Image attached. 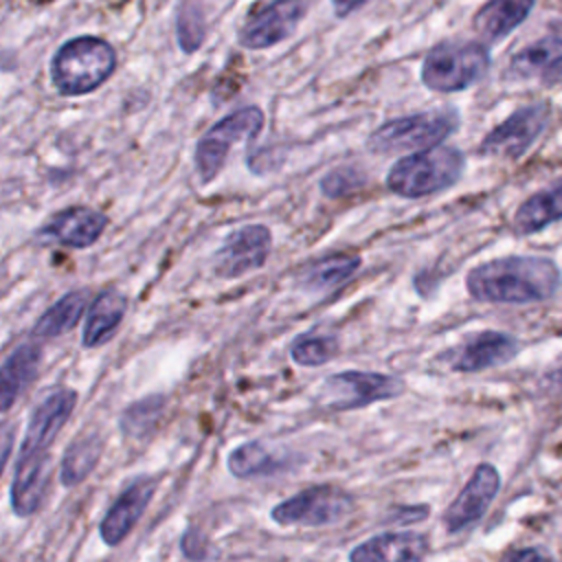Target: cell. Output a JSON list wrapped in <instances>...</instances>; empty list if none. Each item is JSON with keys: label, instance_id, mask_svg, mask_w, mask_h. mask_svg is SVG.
Masks as SVG:
<instances>
[{"label": "cell", "instance_id": "obj_26", "mask_svg": "<svg viewBox=\"0 0 562 562\" xmlns=\"http://www.w3.org/2000/svg\"><path fill=\"white\" fill-rule=\"evenodd\" d=\"M281 465H283L281 459L274 457L270 450H266V446L259 441H246L228 454V470L237 479L272 474Z\"/></svg>", "mask_w": 562, "mask_h": 562}, {"label": "cell", "instance_id": "obj_14", "mask_svg": "<svg viewBox=\"0 0 562 562\" xmlns=\"http://www.w3.org/2000/svg\"><path fill=\"white\" fill-rule=\"evenodd\" d=\"M156 487H158L156 476H138L121 492V496L112 503V507L108 509L99 527L101 540L105 544L116 547L134 529L145 507L149 505Z\"/></svg>", "mask_w": 562, "mask_h": 562}, {"label": "cell", "instance_id": "obj_24", "mask_svg": "<svg viewBox=\"0 0 562 562\" xmlns=\"http://www.w3.org/2000/svg\"><path fill=\"white\" fill-rule=\"evenodd\" d=\"M103 448H105V441L97 430L81 432L64 452L61 470H59L61 483L66 487H75L81 481H86L97 468Z\"/></svg>", "mask_w": 562, "mask_h": 562}, {"label": "cell", "instance_id": "obj_27", "mask_svg": "<svg viewBox=\"0 0 562 562\" xmlns=\"http://www.w3.org/2000/svg\"><path fill=\"white\" fill-rule=\"evenodd\" d=\"M162 408H165L162 395H147V397L130 404L121 415V430L132 439L149 435L156 428V424L162 415Z\"/></svg>", "mask_w": 562, "mask_h": 562}, {"label": "cell", "instance_id": "obj_33", "mask_svg": "<svg viewBox=\"0 0 562 562\" xmlns=\"http://www.w3.org/2000/svg\"><path fill=\"white\" fill-rule=\"evenodd\" d=\"M501 562H553V560L536 547H525V549L509 551Z\"/></svg>", "mask_w": 562, "mask_h": 562}, {"label": "cell", "instance_id": "obj_4", "mask_svg": "<svg viewBox=\"0 0 562 562\" xmlns=\"http://www.w3.org/2000/svg\"><path fill=\"white\" fill-rule=\"evenodd\" d=\"M463 167L465 160L457 147L437 145L400 158L386 176V187L402 198H424L452 187Z\"/></svg>", "mask_w": 562, "mask_h": 562}, {"label": "cell", "instance_id": "obj_11", "mask_svg": "<svg viewBox=\"0 0 562 562\" xmlns=\"http://www.w3.org/2000/svg\"><path fill=\"white\" fill-rule=\"evenodd\" d=\"M272 235L263 224H246L233 231L215 252L213 270L224 279L241 277L266 263Z\"/></svg>", "mask_w": 562, "mask_h": 562}, {"label": "cell", "instance_id": "obj_35", "mask_svg": "<svg viewBox=\"0 0 562 562\" xmlns=\"http://www.w3.org/2000/svg\"><path fill=\"white\" fill-rule=\"evenodd\" d=\"M367 2H369V0H331L334 11H336L338 18H345V15L353 13V11H358V9L364 7Z\"/></svg>", "mask_w": 562, "mask_h": 562}, {"label": "cell", "instance_id": "obj_1", "mask_svg": "<svg viewBox=\"0 0 562 562\" xmlns=\"http://www.w3.org/2000/svg\"><path fill=\"white\" fill-rule=\"evenodd\" d=\"M75 404L77 393L72 389H57L31 415L11 483V507L22 518L35 514L46 496L48 448L72 415Z\"/></svg>", "mask_w": 562, "mask_h": 562}, {"label": "cell", "instance_id": "obj_25", "mask_svg": "<svg viewBox=\"0 0 562 562\" xmlns=\"http://www.w3.org/2000/svg\"><path fill=\"white\" fill-rule=\"evenodd\" d=\"M86 301H88L86 290L64 294L40 316V321L33 327V336L35 338H55V336H61L64 331L72 329L86 307Z\"/></svg>", "mask_w": 562, "mask_h": 562}, {"label": "cell", "instance_id": "obj_7", "mask_svg": "<svg viewBox=\"0 0 562 562\" xmlns=\"http://www.w3.org/2000/svg\"><path fill=\"white\" fill-rule=\"evenodd\" d=\"M263 127V112L246 105L217 121L195 145V167L202 182H211L224 167L233 143L252 140Z\"/></svg>", "mask_w": 562, "mask_h": 562}, {"label": "cell", "instance_id": "obj_8", "mask_svg": "<svg viewBox=\"0 0 562 562\" xmlns=\"http://www.w3.org/2000/svg\"><path fill=\"white\" fill-rule=\"evenodd\" d=\"M353 509V498L334 485H312L272 507L270 518L277 525L325 527L340 522Z\"/></svg>", "mask_w": 562, "mask_h": 562}, {"label": "cell", "instance_id": "obj_34", "mask_svg": "<svg viewBox=\"0 0 562 562\" xmlns=\"http://www.w3.org/2000/svg\"><path fill=\"white\" fill-rule=\"evenodd\" d=\"M182 551L187 558L191 560H202L204 558V549H202V538L195 529H189L182 538Z\"/></svg>", "mask_w": 562, "mask_h": 562}, {"label": "cell", "instance_id": "obj_20", "mask_svg": "<svg viewBox=\"0 0 562 562\" xmlns=\"http://www.w3.org/2000/svg\"><path fill=\"white\" fill-rule=\"evenodd\" d=\"M536 0H487L474 15V31L485 42H496L509 35L527 20Z\"/></svg>", "mask_w": 562, "mask_h": 562}, {"label": "cell", "instance_id": "obj_10", "mask_svg": "<svg viewBox=\"0 0 562 562\" xmlns=\"http://www.w3.org/2000/svg\"><path fill=\"white\" fill-rule=\"evenodd\" d=\"M323 391L329 395V408L349 411L400 395L404 391V382L400 378L373 371H342L329 375L323 382Z\"/></svg>", "mask_w": 562, "mask_h": 562}, {"label": "cell", "instance_id": "obj_6", "mask_svg": "<svg viewBox=\"0 0 562 562\" xmlns=\"http://www.w3.org/2000/svg\"><path fill=\"white\" fill-rule=\"evenodd\" d=\"M459 127L457 110H437L422 112L413 116H402L386 121L367 138L371 151L391 154V151H413L437 147Z\"/></svg>", "mask_w": 562, "mask_h": 562}, {"label": "cell", "instance_id": "obj_23", "mask_svg": "<svg viewBox=\"0 0 562 562\" xmlns=\"http://www.w3.org/2000/svg\"><path fill=\"white\" fill-rule=\"evenodd\" d=\"M362 259L358 255H347V252H336L327 255L321 259L310 261L301 272H299V283L307 288L310 292H325L331 288H338L347 279L353 277V272L360 268Z\"/></svg>", "mask_w": 562, "mask_h": 562}, {"label": "cell", "instance_id": "obj_22", "mask_svg": "<svg viewBox=\"0 0 562 562\" xmlns=\"http://www.w3.org/2000/svg\"><path fill=\"white\" fill-rule=\"evenodd\" d=\"M125 305H127L125 296L114 288L97 294V299L88 307V316L83 325V345L99 347L105 340H110L123 321Z\"/></svg>", "mask_w": 562, "mask_h": 562}, {"label": "cell", "instance_id": "obj_30", "mask_svg": "<svg viewBox=\"0 0 562 562\" xmlns=\"http://www.w3.org/2000/svg\"><path fill=\"white\" fill-rule=\"evenodd\" d=\"M204 40V20L198 7H182L178 15V42L182 50H195Z\"/></svg>", "mask_w": 562, "mask_h": 562}, {"label": "cell", "instance_id": "obj_15", "mask_svg": "<svg viewBox=\"0 0 562 562\" xmlns=\"http://www.w3.org/2000/svg\"><path fill=\"white\" fill-rule=\"evenodd\" d=\"M518 353V340L503 331H479L470 336L452 356L450 367L454 371H483L509 362Z\"/></svg>", "mask_w": 562, "mask_h": 562}, {"label": "cell", "instance_id": "obj_16", "mask_svg": "<svg viewBox=\"0 0 562 562\" xmlns=\"http://www.w3.org/2000/svg\"><path fill=\"white\" fill-rule=\"evenodd\" d=\"M105 224L108 217L97 209L70 206L53 215L40 235L70 248H88L101 237Z\"/></svg>", "mask_w": 562, "mask_h": 562}, {"label": "cell", "instance_id": "obj_19", "mask_svg": "<svg viewBox=\"0 0 562 562\" xmlns=\"http://www.w3.org/2000/svg\"><path fill=\"white\" fill-rule=\"evenodd\" d=\"M40 358V347L35 342H24L0 364V413L9 411L18 395L33 382Z\"/></svg>", "mask_w": 562, "mask_h": 562}, {"label": "cell", "instance_id": "obj_29", "mask_svg": "<svg viewBox=\"0 0 562 562\" xmlns=\"http://www.w3.org/2000/svg\"><path fill=\"white\" fill-rule=\"evenodd\" d=\"M364 182H367L364 173L358 171L356 167H338L321 180V191L327 198H342V195H349L351 191L360 189Z\"/></svg>", "mask_w": 562, "mask_h": 562}, {"label": "cell", "instance_id": "obj_21", "mask_svg": "<svg viewBox=\"0 0 562 562\" xmlns=\"http://www.w3.org/2000/svg\"><path fill=\"white\" fill-rule=\"evenodd\" d=\"M562 220V178L527 198L514 215V233L531 235Z\"/></svg>", "mask_w": 562, "mask_h": 562}, {"label": "cell", "instance_id": "obj_18", "mask_svg": "<svg viewBox=\"0 0 562 562\" xmlns=\"http://www.w3.org/2000/svg\"><path fill=\"white\" fill-rule=\"evenodd\" d=\"M428 540L415 531H389L373 536L349 553V562H422Z\"/></svg>", "mask_w": 562, "mask_h": 562}, {"label": "cell", "instance_id": "obj_32", "mask_svg": "<svg viewBox=\"0 0 562 562\" xmlns=\"http://www.w3.org/2000/svg\"><path fill=\"white\" fill-rule=\"evenodd\" d=\"M13 441H15V426L11 422H0V474L9 461V454L13 450Z\"/></svg>", "mask_w": 562, "mask_h": 562}, {"label": "cell", "instance_id": "obj_9", "mask_svg": "<svg viewBox=\"0 0 562 562\" xmlns=\"http://www.w3.org/2000/svg\"><path fill=\"white\" fill-rule=\"evenodd\" d=\"M549 114L547 103H529L518 108L481 140L479 154L507 160L520 158L547 127Z\"/></svg>", "mask_w": 562, "mask_h": 562}, {"label": "cell", "instance_id": "obj_36", "mask_svg": "<svg viewBox=\"0 0 562 562\" xmlns=\"http://www.w3.org/2000/svg\"><path fill=\"white\" fill-rule=\"evenodd\" d=\"M547 382L553 389H562V356L558 358V362L547 371Z\"/></svg>", "mask_w": 562, "mask_h": 562}, {"label": "cell", "instance_id": "obj_12", "mask_svg": "<svg viewBox=\"0 0 562 562\" xmlns=\"http://www.w3.org/2000/svg\"><path fill=\"white\" fill-rule=\"evenodd\" d=\"M307 11V0H272L252 13L241 31L239 42L246 48H268L288 40Z\"/></svg>", "mask_w": 562, "mask_h": 562}, {"label": "cell", "instance_id": "obj_3", "mask_svg": "<svg viewBox=\"0 0 562 562\" xmlns=\"http://www.w3.org/2000/svg\"><path fill=\"white\" fill-rule=\"evenodd\" d=\"M116 68L112 44L101 37L83 35L64 42L50 61V79L57 92L79 97L97 90Z\"/></svg>", "mask_w": 562, "mask_h": 562}, {"label": "cell", "instance_id": "obj_17", "mask_svg": "<svg viewBox=\"0 0 562 562\" xmlns=\"http://www.w3.org/2000/svg\"><path fill=\"white\" fill-rule=\"evenodd\" d=\"M509 72L520 79H540L551 86L562 79V31L547 33L544 37L520 48L512 61Z\"/></svg>", "mask_w": 562, "mask_h": 562}, {"label": "cell", "instance_id": "obj_13", "mask_svg": "<svg viewBox=\"0 0 562 562\" xmlns=\"http://www.w3.org/2000/svg\"><path fill=\"white\" fill-rule=\"evenodd\" d=\"M498 485H501L498 470L490 463H481L470 476V481L465 483V487L459 492V496L446 509L443 514L446 529L459 531L472 525L474 520H479L487 512L490 503L494 501Z\"/></svg>", "mask_w": 562, "mask_h": 562}, {"label": "cell", "instance_id": "obj_31", "mask_svg": "<svg viewBox=\"0 0 562 562\" xmlns=\"http://www.w3.org/2000/svg\"><path fill=\"white\" fill-rule=\"evenodd\" d=\"M428 516V507L426 505H397V507H391L389 514H386V522H393V525H413V522H419Z\"/></svg>", "mask_w": 562, "mask_h": 562}, {"label": "cell", "instance_id": "obj_2", "mask_svg": "<svg viewBox=\"0 0 562 562\" xmlns=\"http://www.w3.org/2000/svg\"><path fill=\"white\" fill-rule=\"evenodd\" d=\"M465 285L476 301L536 303L553 296L560 285V270L549 257L509 255L474 266Z\"/></svg>", "mask_w": 562, "mask_h": 562}, {"label": "cell", "instance_id": "obj_28", "mask_svg": "<svg viewBox=\"0 0 562 562\" xmlns=\"http://www.w3.org/2000/svg\"><path fill=\"white\" fill-rule=\"evenodd\" d=\"M338 353V338L329 334H301L290 347V356L296 364L318 367L329 362Z\"/></svg>", "mask_w": 562, "mask_h": 562}, {"label": "cell", "instance_id": "obj_5", "mask_svg": "<svg viewBox=\"0 0 562 562\" xmlns=\"http://www.w3.org/2000/svg\"><path fill=\"white\" fill-rule=\"evenodd\" d=\"M490 70L483 42H441L422 61V81L435 92H457L474 86Z\"/></svg>", "mask_w": 562, "mask_h": 562}]
</instances>
